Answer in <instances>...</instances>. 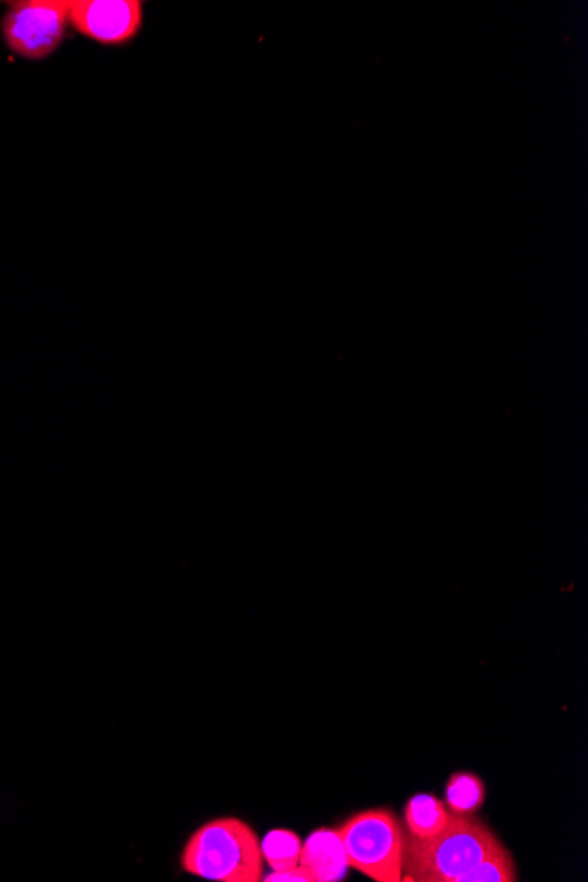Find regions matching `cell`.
Returning a JSON list of instances; mask_svg holds the SVG:
<instances>
[{"label":"cell","instance_id":"obj_1","mask_svg":"<svg viewBox=\"0 0 588 882\" xmlns=\"http://www.w3.org/2000/svg\"><path fill=\"white\" fill-rule=\"evenodd\" d=\"M261 842L249 822L219 818L194 831L182 851L187 874L215 882L262 881Z\"/></svg>","mask_w":588,"mask_h":882},{"label":"cell","instance_id":"obj_2","mask_svg":"<svg viewBox=\"0 0 588 882\" xmlns=\"http://www.w3.org/2000/svg\"><path fill=\"white\" fill-rule=\"evenodd\" d=\"M498 844L482 821L450 812L446 828L437 836L408 837L402 881L456 882Z\"/></svg>","mask_w":588,"mask_h":882},{"label":"cell","instance_id":"obj_3","mask_svg":"<svg viewBox=\"0 0 588 882\" xmlns=\"http://www.w3.org/2000/svg\"><path fill=\"white\" fill-rule=\"evenodd\" d=\"M337 830L348 852L349 869L358 870L375 882L404 879L408 837L391 810H363Z\"/></svg>","mask_w":588,"mask_h":882},{"label":"cell","instance_id":"obj_4","mask_svg":"<svg viewBox=\"0 0 588 882\" xmlns=\"http://www.w3.org/2000/svg\"><path fill=\"white\" fill-rule=\"evenodd\" d=\"M71 0H18L9 2L0 29L11 52L43 61L55 53L70 25Z\"/></svg>","mask_w":588,"mask_h":882},{"label":"cell","instance_id":"obj_5","mask_svg":"<svg viewBox=\"0 0 588 882\" xmlns=\"http://www.w3.org/2000/svg\"><path fill=\"white\" fill-rule=\"evenodd\" d=\"M74 31L104 46H122L138 35L143 4L138 0H71Z\"/></svg>","mask_w":588,"mask_h":882},{"label":"cell","instance_id":"obj_6","mask_svg":"<svg viewBox=\"0 0 588 882\" xmlns=\"http://www.w3.org/2000/svg\"><path fill=\"white\" fill-rule=\"evenodd\" d=\"M300 865L312 872L316 882H339L349 870V858L339 830L319 828L301 844Z\"/></svg>","mask_w":588,"mask_h":882},{"label":"cell","instance_id":"obj_7","mask_svg":"<svg viewBox=\"0 0 588 882\" xmlns=\"http://www.w3.org/2000/svg\"><path fill=\"white\" fill-rule=\"evenodd\" d=\"M405 827L417 839L434 837L446 828L450 810L446 803L430 792H420L405 803Z\"/></svg>","mask_w":588,"mask_h":882},{"label":"cell","instance_id":"obj_8","mask_svg":"<svg viewBox=\"0 0 588 882\" xmlns=\"http://www.w3.org/2000/svg\"><path fill=\"white\" fill-rule=\"evenodd\" d=\"M486 788L477 775L456 771L446 784V809L456 816H473L485 803Z\"/></svg>","mask_w":588,"mask_h":882},{"label":"cell","instance_id":"obj_9","mask_svg":"<svg viewBox=\"0 0 588 882\" xmlns=\"http://www.w3.org/2000/svg\"><path fill=\"white\" fill-rule=\"evenodd\" d=\"M261 851L274 872H283L300 863L301 840L295 831L271 830L261 840Z\"/></svg>","mask_w":588,"mask_h":882},{"label":"cell","instance_id":"obj_10","mask_svg":"<svg viewBox=\"0 0 588 882\" xmlns=\"http://www.w3.org/2000/svg\"><path fill=\"white\" fill-rule=\"evenodd\" d=\"M516 881H518V872H516L515 860H513L512 854L503 844H498L474 869L468 870L467 874L462 875L456 882Z\"/></svg>","mask_w":588,"mask_h":882},{"label":"cell","instance_id":"obj_11","mask_svg":"<svg viewBox=\"0 0 588 882\" xmlns=\"http://www.w3.org/2000/svg\"><path fill=\"white\" fill-rule=\"evenodd\" d=\"M262 881L267 882H316L312 872L307 867L300 865L292 867V869L283 870V872H271V874L262 875Z\"/></svg>","mask_w":588,"mask_h":882}]
</instances>
